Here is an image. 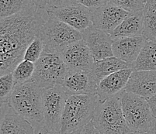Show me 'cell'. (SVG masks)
I'll return each mask as SVG.
<instances>
[{
	"mask_svg": "<svg viewBox=\"0 0 156 134\" xmlns=\"http://www.w3.org/2000/svg\"><path fill=\"white\" fill-rule=\"evenodd\" d=\"M48 13L83 33L93 25L91 9L82 3L48 9Z\"/></svg>",
	"mask_w": 156,
	"mask_h": 134,
	"instance_id": "cell-9",
	"label": "cell"
},
{
	"mask_svg": "<svg viewBox=\"0 0 156 134\" xmlns=\"http://www.w3.org/2000/svg\"><path fill=\"white\" fill-rule=\"evenodd\" d=\"M62 85L69 95L96 94L97 84L90 70H68Z\"/></svg>",
	"mask_w": 156,
	"mask_h": 134,
	"instance_id": "cell-14",
	"label": "cell"
},
{
	"mask_svg": "<svg viewBox=\"0 0 156 134\" xmlns=\"http://www.w3.org/2000/svg\"><path fill=\"white\" fill-rule=\"evenodd\" d=\"M147 100L148 101V104H149L150 108H151L154 119H156V94H154L153 96H151V98H149Z\"/></svg>",
	"mask_w": 156,
	"mask_h": 134,
	"instance_id": "cell-30",
	"label": "cell"
},
{
	"mask_svg": "<svg viewBox=\"0 0 156 134\" xmlns=\"http://www.w3.org/2000/svg\"><path fill=\"white\" fill-rule=\"evenodd\" d=\"M79 2L92 9L111 2V0H80Z\"/></svg>",
	"mask_w": 156,
	"mask_h": 134,
	"instance_id": "cell-29",
	"label": "cell"
},
{
	"mask_svg": "<svg viewBox=\"0 0 156 134\" xmlns=\"http://www.w3.org/2000/svg\"><path fill=\"white\" fill-rule=\"evenodd\" d=\"M130 67L133 68L132 64L113 56L102 60H95L90 70V73L95 82L98 85V84L106 76L122 69L130 68Z\"/></svg>",
	"mask_w": 156,
	"mask_h": 134,
	"instance_id": "cell-18",
	"label": "cell"
},
{
	"mask_svg": "<svg viewBox=\"0 0 156 134\" xmlns=\"http://www.w3.org/2000/svg\"><path fill=\"white\" fill-rule=\"evenodd\" d=\"M70 134H102L100 131L98 130L93 123V122H90L87 125H84L83 127L77 129V130L73 131Z\"/></svg>",
	"mask_w": 156,
	"mask_h": 134,
	"instance_id": "cell-27",
	"label": "cell"
},
{
	"mask_svg": "<svg viewBox=\"0 0 156 134\" xmlns=\"http://www.w3.org/2000/svg\"><path fill=\"white\" fill-rule=\"evenodd\" d=\"M120 98L124 119L130 130L147 132L154 119L147 100L125 91L120 94Z\"/></svg>",
	"mask_w": 156,
	"mask_h": 134,
	"instance_id": "cell-6",
	"label": "cell"
},
{
	"mask_svg": "<svg viewBox=\"0 0 156 134\" xmlns=\"http://www.w3.org/2000/svg\"><path fill=\"white\" fill-rule=\"evenodd\" d=\"M49 16L47 0H34L18 13L0 19V74L12 72Z\"/></svg>",
	"mask_w": 156,
	"mask_h": 134,
	"instance_id": "cell-1",
	"label": "cell"
},
{
	"mask_svg": "<svg viewBox=\"0 0 156 134\" xmlns=\"http://www.w3.org/2000/svg\"><path fill=\"white\" fill-rule=\"evenodd\" d=\"M134 70H156V42L147 40L133 63Z\"/></svg>",
	"mask_w": 156,
	"mask_h": 134,
	"instance_id": "cell-20",
	"label": "cell"
},
{
	"mask_svg": "<svg viewBox=\"0 0 156 134\" xmlns=\"http://www.w3.org/2000/svg\"><path fill=\"white\" fill-rule=\"evenodd\" d=\"M37 134H60V132L58 131L52 129V128L49 127L48 125H44L41 129H40Z\"/></svg>",
	"mask_w": 156,
	"mask_h": 134,
	"instance_id": "cell-31",
	"label": "cell"
},
{
	"mask_svg": "<svg viewBox=\"0 0 156 134\" xmlns=\"http://www.w3.org/2000/svg\"><path fill=\"white\" fill-rule=\"evenodd\" d=\"M144 17L143 10L130 12L121 23L111 33L113 39L119 37H128L143 35Z\"/></svg>",
	"mask_w": 156,
	"mask_h": 134,
	"instance_id": "cell-17",
	"label": "cell"
},
{
	"mask_svg": "<svg viewBox=\"0 0 156 134\" xmlns=\"http://www.w3.org/2000/svg\"><path fill=\"white\" fill-rule=\"evenodd\" d=\"M42 93L43 88L30 79L15 84L7 103L16 113L28 120L41 122L44 121Z\"/></svg>",
	"mask_w": 156,
	"mask_h": 134,
	"instance_id": "cell-2",
	"label": "cell"
},
{
	"mask_svg": "<svg viewBox=\"0 0 156 134\" xmlns=\"http://www.w3.org/2000/svg\"><path fill=\"white\" fill-rule=\"evenodd\" d=\"M98 101L96 94L69 95L62 114L60 134H70L91 122Z\"/></svg>",
	"mask_w": 156,
	"mask_h": 134,
	"instance_id": "cell-3",
	"label": "cell"
},
{
	"mask_svg": "<svg viewBox=\"0 0 156 134\" xmlns=\"http://www.w3.org/2000/svg\"><path fill=\"white\" fill-rule=\"evenodd\" d=\"M0 134H34L28 119L17 113H7L2 119Z\"/></svg>",
	"mask_w": 156,
	"mask_h": 134,
	"instance_id": "cell-19",
	"label": "cell"
},
{
	"mask_svg": "<svg viewBox=\"0 0 156 134\" xmlns=\"http://www.w3.org/2000/svg\"><path fill=\"white\" fill-rule=\"evenodd\" d=\"M69 94L62 84L50 88H43L42 107L44 122L49 127L60 132L61 121Z\"/></svg>",
	"mask_w": 156,
	"mask_h": 134,
	"instance_id": "cell-8",
	"label": "cell"
},
{
	"mask_svg": "<svg viewBox=\"0 0 156 134\" xmlns=\"http://www.w3.org/2000/svg\"><path fill=\"white\" fill-rule=\"evenodd\" d=\"M40 36L44 43V51L60 54L69 45L82 40L83 33L49 14Z\"/></svg>",
	"mask_w": 156,
	"mask_h": 134,
	"instance_id": "cell-5",
	"label": "cell"
},
{
	"mask_svg": "<svg viewBox=\"0 0 156 134\" xmlns=\"http://www.w3.org/2000/svg\"><path fill=\"white\" fill-rule=\"evenodd\" d=\"M129 134H147V132H142V131H135V132H130Z\"/></svg>",
	"mask_w": 156,
	"mask_h": 134,
	"instance_id": "cell-33",
	"label": "cell"
},
{
	"mask_svg": "<svg viewBox=\"0 0 156 134\" xmlns=\"http://www.w3.org/2000/svg\"><path fill=\"white\" fill-rule=\"evenodd\" d=\"M44 52V43L41 36H37L28 46L24 53L23 60L36 63Z\"/></svg>",
	"mask_w": 156,
	"mask_h": 134,
	"instance_id": "cell-24",
	"label": "cell"
},
{
	"mask_svg": "<svg viewBox=\"0 0 156 134\" xmlns=\"http://www.w3.org/2000/svg\"><path fill=\"white\" fill-rule=\"evenodd\" d=\"M92 122L102 134H129L132 132L124 119L120 95L103 102L98 101Z\"/></svg>",
	"mask_w": 156,
	"mask_h": 134,
	"instance_id": "cell-4",
	"label": "cell"
},
{
	"mask_svg": "<svg viewBox=\"0 0 156 134\" xmlns=\"http://www.w3.org/2000/svg\"><path fill=\"white\" fill-rule=\"evenodd\" d=\"M35 70V63L23 60L12 71L15 84L26 82L32 78Z\"/></svg>",
	"mask_w": 156,
	"mask_h": 134,
	"instance_id": "cell-23",
	"label": "cell"
},
{
	"mask_svg": "<svg viewBox=\"0 0 156 134\" xmlns=\"http://www.w3.org/2000/svg\"><path fill=\"white\" fill-rule=\"evenodd\" d=\"M34 0H0V18L18 13Z\"/></svg>",
	"mask_w": 156,
	"mask_h": 134,
	"instance_id": "cell-22",
	"label": "cell"
},
{
	"mask_svg": "<svg viewBox=\"0 0 156 134\" xmlns=\"http://www.w3.org/2000/svg\"><path fill=\"white\" fill-rule=\"evenodd\" d=\"M146 41L147 39L144 35L114 38L113 40V56L133 64Z\"/></svg>",
	"mask_w": 156,
	"mask_h": 134,
	"instance_id": "cell-16",
	"label": "cell"
},
{
	"mask_svg": "<svg viewBox=\"0 0 156 134\" xmlns=\"http://www.w3.org/2000/svg\"><path fill=\"white\" fill-rule=\"evenodd\" d=\"M80 0H47V9L79 3Z\"/></svg>",
	"mask_w": 156,
	"mask_h": 134,
	"instance_id": "cell-28",
	"label": "cell"
},
{
	"mask_svg": "<svg viewBox=\"0 0 156 134\" xmlns=\"http://www.w3.org/2000/svg\"><path fill=\"white\" fill-rule=\"evenodd\" d=\"M91 11L93 26L110 34L130 12L113 2L92 9Z\"/></svg>",
	"mask_w": 156,
	"mask_h": 134,
	"instance_id": "cell-10",
	"label": "cell"
},
{
	"mask_svg": "<svg viewBox=\"0 0 156 134\" xmlns=\"http://www.w3.org/2000/svg\"><path fill=\"white\" fill-rule=\"evenodd\" d=\"M83 39L91 50L95 60L113 56V39L110 33L92 25L83 32Z\"/></svg>",
	"mask_w": 156,
	"mask_h": 134,
	"instance_id": "cell-11",
	"label": "cell"
},
{
	"mask_svg": "<svg viewBox=\"0 0 156 134\" xmlns=\"http://www.w3.org/2000/svg\"><path fill=\"white\" fill-rule=\"evenodd\" d=\"M111 2L128 12H134L143 10L147 0H111Z\"/></svg>",
	"mask_w": 156,
	"mask_h": 134,
	"instance_id": "cell-26",
	"label": "cell"
},
{
	"mask_svg": "<svg viewBox=\"0 0 156 134\" xmlns=\"http://www.w3.org/2000/svg\"><path fill=\"white\" fill-rule=\"evenodd\" d=\"M14 86H15V81H14L12 72L1 76L0 77V98H1L2 102L6 103Z\"/></svg>",
	"mask_w": 156,
	"mask_h": 134,
	"instance_id": "cell-25",
	"label": "cell"
},
{
	"mask_svg": "<svg viewBox=\"0 0 156 134\" xmlns=\"http://www.w3.org/2000/svg\"><path fill=\"white\" fill-rule=\"evenodd\" d=\"M68 70H90L95 60L83 39L69 46L60 53Z\"/></svg>",
	"mask_w": 156,
	"mask_h": 134,
	"instance_id": "cell-12",
	"label": "cell"
},
{
	"mask_svg": "<svg viewBox=\"0 0 156 134\" xmlns=\"http://www.w3.org/2000/svg\"><path fill=\"white\" fill-rule=\"evenodd\" d=\"M67 71V66L59 53L44 51L35 63L31 80L41 88H50L57 84H62Z\"/></svg>",
	"mask_w": 156,
	"mask_h": 134,
	"instance_id": "cell-7",
	"label": "cell"
},
{
	"mask_svg": "<svg viewBox=\"0 0 156 134\" xmlns=\"http://www.w3.org/2000/svg\"><path fill=\"white\" fill-rule=\"evenodd\" d=\"M147 132V134H156V119H154V121L151 123V127L149 128Z\"/></svg>",
	"mask_w": 156,
	"mask_h": 134,
	"instance_id": "cell-32",
	"label": "cell"
},
{
	"mask_svg": "<svg viewBox=\"0 0 156 134\" xmlns=\"http://www.w3.org/2000/svg\"><path fill=\"white\" fill-rule=\"evenodd\" d=\"M124 91L151 98L156 94V70H133Z\"/></svg>",
	"mask_w": 156,
	"mask_h": 134,
	"instance_id": "cell-15",
	"label": "cell"
},
{
	"mask_svg": "<svg viewBox=\"0 0 156 134\" xmlns=\"http://www.w3.org/2000/svg\"><path fill=\"white\" fill-rule=\"evenodd\" d=\"M144 33L148 40L156 42V0H147L143 9Z\"/></svg>",
	"mask_w": 156,
	"mask_h": 134,
	"instance_id": "cell-21",
	"label": "cell"
},
{
	"mask_svg": "<svg viewBox=\"0 0 156 134\" xmlns=\"http://www.w3.org/2000/svg\"><path fill=\"white\" fill-rule=\"evenodd\" d=\"M133 70L132 67L122 69L104 77L96 88L99 101L103 102L112 97L118 96L124 91Z\"/></svg>",
	"mask_w": 156,
	"mask_h": 134,
	"instance_id": "cell-13",
	"label": "cell"
}]
</instances>
